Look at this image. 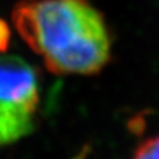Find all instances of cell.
<instances>
[{
	"label": "cell",
	"mask_w": 159,
	"mask_h": 159,
	"mask_svg": "<svg viewBox=\"0 0 159 159\" xmlns=\"http://www.w3.org/2000/svg\"><path fill=\"white\" fill-rule=\"evenodd\" d=\"M11 20L53 74L94 75L110 60L109 29L90 0H19Z\"/></svg>",
	"instance_id": "6da1fadb"
},
{
	"label": "cell",
	"mask_w": 159,
	"mask_h": 159,
	"mask_svg": "<svg viewBox=\"0 0 159 159\" xmlns=\"http://www.w3.org/2000/svg\"><path fill=\"white\" fill-rule=\"evenodd\" d=\"M39 103V70L20 57L0 55V147L35 129Z\"/></svg>",
	"instance_id": "7a4b0ae2"
},
{
	"label": "cell",
	"mask_w": 159,
	"mask_h": 159,
	"mask_svg": "<svg viewBox=\"0 0 159 159\" xmlns=\"http://www.w3.org/2000/svg\"><path fill=\"white\" fill-rule=\"evenodd\" d=\"M133 159H159V137L144 140L135 150Z\"/></svg>",
	"instance_id": "3957f363"
},
{
	"label": "cell",
	"mask_w": 159,
	"mask_h": 159,
	"mask_svg": "<svg viewBox=\"0 0 159 159\" xmlns=\"http://www.w3.org/2000/svg\"><path fill=\"white\" fill-rule=\"evenodd\" d=\"M10 28L8 23L3 19H0V53H4L8 50L10 44Z\"/></svg>",
	"instance_id": "277c9868"
}]
</instances>
